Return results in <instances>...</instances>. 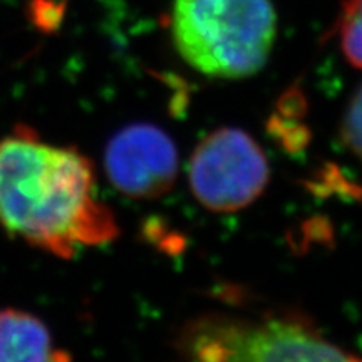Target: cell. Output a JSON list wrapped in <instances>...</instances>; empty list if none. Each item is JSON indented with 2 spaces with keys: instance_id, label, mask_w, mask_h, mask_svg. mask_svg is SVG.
Segmentation results:
<instances>
[{
  "instance_id": "obj_1",
  "label": "cell",
  "mask_w": 362,
  "mask_h": 362,
  "mask_svg": "<svg viewBox=\"0 0 362 362\" xmlns=\"http://www.w3.org/2000/svg\"><path fill=\"white\" fill-rule=\"evenodd\" d=\"M0 225L12 237L61 259L117 237L96 197V175L79 149L44 141L27 126L0 139Z\"/></svg>"
},
{
  "instance_id": "obj_2",
  "label": "cell",
  "mask_w": 362,
  "mask_h": 362,
  "mask_svg": "<svg viewBox=\"0 0 362 362\" xmlns=\"http://www.w3.org/2000/svg\"><path fill=\"white\" fill-rule=\"evenodd\" d=\"M171 35L194 71L220 79L264 69L277 35L272 0H173Z\"/></svg>"
},
{
  "instance_id": "obj_3",
  "label": "cell",
  "mask_w": 362,
  "mask_h": 362,
  "mask_svg": "<svg viewBox=\"0 0 362 362\" xmlns=\"http://www.w3.org/2000/svg\"><path fill=\"white\" fill-rule=\"evenodd\" d=\"M176 351L197 361H352L300 314L245 319L202 315L181 329Z\"/></svg>"
},
{
  "instance_id": "obj_4",
  "label": "cell",
  "mask_w": 362,
  "mask_h": 362,
  "mask_svg": "<svg viewBox=\"0 0 362 362\" xmlns=\"http://www.w3.org/2000/svg\"><path fill=\"white\" fill-rule=\"evenodd\" d=\"M188 178L193 194L208 210L237 211L264 193L270 178L269 160L245 131L221 128L194 148Z\"/></svg>"
},
{
  "instance_id": "obj_5",
  "label": "cell",
  "mask_w": 362,
  "mask_h": 362,
  "mask_svg": "<svg viewBox=\"0 0 362 362\" xmlns=\"http://www.w3.org/2000/svg\"><path fill=\"white\" fill-rule=\"evenodd\" d=\"M104 168L117 192L138 200L163 197L178 175V151L165 131L148 123L129 124L112 136Z\"/></svg>"
},
{
  "instance_id": "obj_6",
  "label": "cell",
  "mask_w": 362,
  "mask_h": 362,
  "mask_svg": "<svg viewBox=\"0 0 362 362\" xmlns=\"http://www.w3.org/2000/svg\"><path fill=\"white\" fill-rule=\"evenodd\" d=\"M69 354L54 346L39 317L19 309L0 310V362L66 361Z\"/></svg>"
},
{
  "instance_id": "obj_7",
  "label": "cell",
  "mask_w": 362,
  "mask_h": 362,
  "mask_svg": "<svg viewBox=\"0 0 362 362\" xmlns=\"http://www.w3.org/2000/svg\"><path fill=\"white\" fill-rule=\"evenodd\" d=\"M337 25L344 56L351 66L362 69V0H344Z\"/></svg>"
},
{
  "instance_id": "obj_8",
  "label": "cell",
  "mask_w": 362,
  "mask_h": 362,
  "mask_svg": "<svg viewBox=\"0 0 362 362\" xmlns=\"http://www.w3.org/2000/svg\"><path fill=\"white\" fill-rule=\"evenodd\" d=\"M342 139L362 163V88L351 99L342 121Z\"/></svg>"
}]
</instances>
